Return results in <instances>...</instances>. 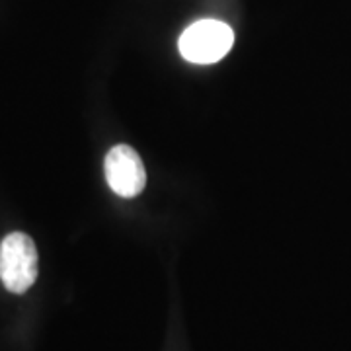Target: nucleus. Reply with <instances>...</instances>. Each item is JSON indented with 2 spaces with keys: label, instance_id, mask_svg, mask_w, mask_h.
<instances>
[{
  "label": "nucleus",
  "instance_id": "3",
  "mask_svg": "<svg viewBox=\"0 0 351 351\" xmlns=\"http://www.w3.org/2000/svg\"><path fill=\"white\" fill-rule=\"evenodd\" d=\"M106 180L119 197H137L147 186V170L137 151L129 145H117L106 154Z\"/></svg>",
  "mask_w": 351,
  "mask_h": 351
},
{
  "label": "nucleus",
  "instance_id": "2",
  "mask_svg": "<svg viewBox=\"0 0 351 351\" xmlns=\"http://www.w3.org/2000/svg\"><path fill=\"white\" fill-rule=\"evenodd\" d=\"M234 32L219 20H199L180 36L178 47L182 57L195 64H211L226 57L232 49Z\"/></svg>",
  "mask_w": 351,
  "mask_h": 351
},
{
  "label": "nucleus",
  "instance_id": "1",
  "mask_svg": "<svg viewBox=\"0 0 351 351\" xmlns=\"http://www.w3.org/2000/svg\"><path fill=\"white\" fill-rule=\"evenodd\" d=\"M38 279V248L24 232H10L0 242V281L22 295Z\"/></svg>",
  "mask_w": 351,
  "mask_h": 351
}]
</instances>
